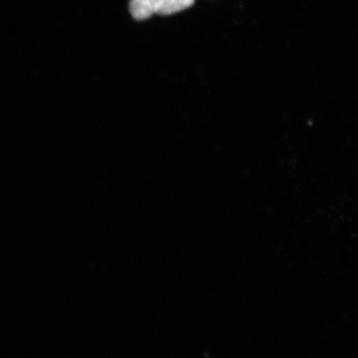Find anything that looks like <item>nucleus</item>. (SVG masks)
Masks as SVG:
<instances>
[{"mask_svg":"<svg viewBox=\"0 0 358 358\" xmlns=\"http://www.w3.org/2000/svg\"><path fill=\"white\" fill-rule=\"evenodd\" d=\"M162 0H131L129 11L134 19L145 20L158 13Z\"/></svg>","mask_w":358,"mask_h":358,"instance_id":"obj_1","label":"nucleus"},{"mask_svg":"<svg viewBox=\"0 0 358 358\" xmlns=\"http://www.w3.org/2000/svg\"><path fill=\"white\" fill-rule=\"evenodd\" d=\"M194 0H162L158 10V15H170L189 8Z\"/></svg>","mask_w":358,"mask_h":358,"instance_id":"obj_2","label":"nucleus"}]
</instances>
